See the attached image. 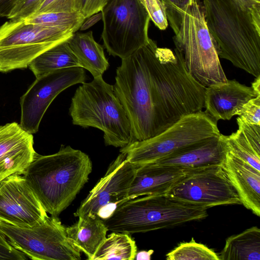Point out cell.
Wrapping results in <instances>:
<instances>
[{
	"label": "cell",
	"instance_id": "cell-1",
	"mask_svg": "<svg viewBox=\"0 0 260 260\" xmlns=\"http://www.w3.org/2000/svg\"><path fill=\"white\" fill-rule=\"evenodd\" d=\"M92 169L87 154L62 145L52 154L36 153L22 175L47 213L58 216L88 181Z\"/></svg>",
	"mask_w": 260,
	"mask_h": 260
},
{
	"label": "cell",
	"instance_id": "cell-2",
	"mask_svg": "<svg viewBox=\"0 0 260 260\" xmlns=\"http://www.w3.org/2000/svg\"><path fill=\"white\" fill-rule=\"evenodd\" d=\"M219 57L255 78L260 76V28L236 0H202Z\"/></svg>",
	"mask_w": 260,
	"mask_h": 260
},
{
	"label": "cell",
	"instance_id": "cell-3",
	"mask_svg": "<svg viewBox=\"0 0 260 260\" xmlns=\"http://www.w3.org/2000/svg\"><path fill=\"white\" fill-rule=\"evenodd\" d=\"M208 209L168 194L147 195L120 203L104 222L112 232L145 233L204 219Z\"/></svg>",
	"mask_w": 260,
	"mask_h": 260
},
{
	"label": "cell",
	"instance_id": "cell-4",
	"mask_svg": "<svg viewBox=\"0 0 260 260\" xmlns=\"http://www.w3.org/2000/svg\"><path fill=\"white\" fill-rule=\"evenodd\" d=\"M69 112L74 124L102 131L107 146L122 148L132 142L128 118L113 85L106 82L102 76L78 87Z\"/></svg>",
	"mask_w": 260,
	"mask_h": 260
},
{
	"label": "cell",
	"instance_id": "cell-5",
	"mask_svg": "<svg viewBox=\"0 0 260 260\" xmlns=\"http://www.w3.org/2000/svg\"><path fill=\"white\" fill-rule=\"evenodd\" d=\"M173 41L190 75L205 87L227 81L200 0H193L180 13Z\"/></svg>",
	"mask_w": 260,
	"mask_h": 260
},
{
	"label": "cell",
	"instance_id": "cell-6",
	"mask_svg": "<svg viewBox=\"0 0 260 260\" xmlns=\"http://www.w3.org/2000/svg\"><path fill=\"white\" fill-rule=\"evenodd\" d=\"M217 121L205 111L186 115L156 136L121 148L127 160L137 166L155 162L220 134Z\"/></svg>",
	"mask_w": 260,
	"mask_h": 260
},
{
	"label": "cell",
	"instance_id": "cell-7",
	"mask_svg": "<svg viewBox=\"0 0 260 260\" xmlns=\"http://www.w3.org/2000/svg\"><path fill=\"white\" fill-rule=\"evenodd\" d=\"M113 89L130 122L132 143L159 134L149 97L146 68L139 49L122 59ZM131 144V143H130Z\"/></svg>",
	"mask_w": 260,
	"mask_h": 260
},
{
	"label": "cell",
	"instance_id": "cell-8",
	"mask_svg": "<svg viewBox=\"0 0 260 260\" xmlns=\"http://www.w3.org/2000/svg\"><path fill=\"white\" fill-rule=\"evenodd\" d=\"M75 33L68 28L11 20L0 26V72L26 68L39 55L67 41Z\"/></svg>",
	"mask_w": 260,
	"mask_h": 260
},
{
	"label": "cell",
	"instance_id": "cell-9",
	"mask_svg": "<svg viewBox=\"0 0 260 260\" xmlns=\"http://www.w3.org/2000/svg\"><path fill=\"white\" fill-rule=\"evenodd\" d=\"M101 12L102 39L110 55L125 59L149 42L150 19L140 0H107Z\"/></svg>",
	"mask_w": 260,
	"mask_h": 260
},
{
	"label": "cell",
	"instance_id": "cell-10",
	"mask_svg": "<svg viewBox=\"0 0 260 260\" xmlns=\"http://www.w3.org/2000/svg\"><path fill=\"white\" fill-rule=\"evenodd\" d=\"M0 232L16 249L31 259L79 260L80 251L68 238L57 216H48L33 226L0 220Z\"/></svg>",
	"mask_w": 260,
	"mask_h": 260
},
{
	"label": "cell",
	"instance_id": "cell-11",
	"mask_svg": "<svg viewBox=\"0 0 260 260\" xmlns=\"http://www.w3.org/2000/svg\"><path fill=\"white\" fill-rule=\"evenodd\" d=\"M166 194L208 208L241 204L221 166L191 170Z\"/></svg>",
	"mask_w": 260,
	"mask_h": 260
},
{
	"label": "cell",
	"instance_id": "cell-12",
	"mask_svg": "<svg viewBox=\"0 0 260 260\" xmlns=\"http://www.w3.org/2000/svg\"><path fill=\"white\" fill-rule=\"evenodd\" d=\"M86 76L80 67L59 69L36 78L20 99V125L26 132H38L48 107L63 90L85 82Z\"/></svg>",
	"mask_w": 260,
	"mask_h": 260
},
{
	"label": "cell",
	"instance_id": "cell-13",
	"mask_svg": "<svg viewBox=\"0 0 260 260\" xmlns=\"http://www.w3.org/2000/svg\"><path fill=\"white\" fill-rule=\"evenodd\" d=\"M22 174L0 181V220L22 226H33L48 216Z\"/></svg>",
	"mask_w": 260,
	"mask_h": 260
},
{
	"label": "cell",
	"instance_id": "cell-14",
	"mask_svg": "<svg viewBox=\"0 0 260 260\" xmlns=\"http://www.w3.org/2000/svg\"><path fill=\"white\" fill-rule=\"evenodd\" d=\"M137 168L127 160L125 154L120 153L111 163L104 176L82 201L74 216H96L98 210L104 205L114 203L120 204L127 200Z\"/></svg>",
	"mask_w": 260,
	"mask_h": 260
},
{
	"label": "cell",
	"instance_id": "cell-15",
	"mask_svg": "<svg viewBox=\"0 0 260 260\" xmlns=\"http://www.w3.org/2000/svg\"><path fill=\"white\" fill-rule=\"evenodd\" d=\"M36 154L32 134L20 124L0 126V181L13 174H23Z\"/></svg>",
	"mask_w": 260,
	"mask_h": 260
},
{
	"label": "cell",
	"instance_id": "cell-16",
	"mask_svg": "<svg viewBox=\"0 0 260 260\" xmlns=\"http://www.w3.org/2000/svg\"><path fill=\"white\" fill-rule=\"evenodd\" d=\"M257 94L251 87L242 84L236 80L211 85L206 88L205 112L216 121L230 120L238 115L243 105Z\"/></svg>",
	"mask_w": 260,
	"mask_h": 260
},
{
	"label": "cell",
	"instance_id": "cell-17",
	"mask_svg": "<svg viewBox=\"0 0 260 260\" xmlns=\"http://www.w3.org/2000/svg\"><path fill=\"white\" fill-rule=\"evenodd\" d=\"M190 170L154 162L137 166L127 198L166 194Z\"/></svg>",
	"mask_w": 260,
	"mask_h": 260
},
{
	"label": "cell",
	"instance_id": "cell-18",
	"mask_svg": "<svg viewBox=\"0 0 260 260\" xmlns=\"http://www.w3.org/2000/svg\"><path fill=\"white\" fill-rule=\"evenodd\" d=\"M225 136L210 137L154 162L189 170L222 166L228 151Z\"/></svg>",
	"mask_w": 260,
	"mask_h": 260
},
{
	"label": "cell",
	"instance_id": "cell-19",
	"mask_svg": "<svg viewBox=\"0 0 260 260\" xmlns=\"http://www.w3.org/2000/svg\"><path fill=\"white\" fill-rule=\"evenodd\" d=\"M241 204L260 216V172L228 151L222 165Z\"/></svg>",
	"mask_w": 260,
	"mask_h": 260
},
{
	"label": "cell",
	"instance_id": "cell-20",
	"mask_svg": "<svg viewBox=\"0 0 260 260\" xmlns=\"http://www.w3.org/2000/svg\"><path fill=\"white\" fill-rule=\"evenodd\" d=\"M237 123V131L225 136L228 152L260 172V125L239 116Z\"/></svg>",
	"mask_w": 260,
	"mask_h": 260
},
{
	"label": "cell",
	"instance_id": "cell-21",
	"mask_svg": "<svg viewBox=\"0 0 260 260\" xmlns=\"http://www.w3.org/2000/svg\"><path fill=\"white\" fill-rule=\"evenodd\" d=\"M108 229L104 220L96 216H81L71 226L66 228L71 241L89 260L106 238Z\"/></svg>",
	"mask_w": 260,
	"mask_h": 260
},
{
	"label": "cell",
	"instance_id": "cell-22",
	"mask_svg": "<svg viewBox=\"0 0 260 260\" xmlns=\"http://www.w3.org/2000/svg\"><path fill=\"white\" fill-rule=\"evenodd\" d=\"M67 42L80 67L89 71L93 78L102 76L109 66L103 47L94 39L92 31L75 32Z\"/></svg>",
	"mask_w": 260,
	"mask_h": 260
},
{
	"label": "cell",
	"instance_id": "cell-23",
	"mask_svg": "<svg viewBox=\"0 0 260 260\" xmlns=\"http://www.w3.org/2000/svg\"><path fill=\"white\" fill-rule=\"evenodd\" d=\"M219 260H259L260 229L252 226L228 238Z\"/></svg>",
	"mask_w": 260,
	"mask_h": 260
},
{
	"label": "cell",
	"instance_id": "cell-24",
	"mask_svg": "<svg viewBox=\"0 0 260 260\" xmlns=\"http://www.w3.org/2000/svg\"><path fill=\"white\" fill-rule=\"evenodd\" d=\"M80 67L67 41L44 52L32 60L29 68L36 78L59 69Z\"/></svg>",
	"mask_w": 260,
	"mask_h": 260
},
{
	"label": "cell",
	"instance_id": "cell-25",
	"mask_svg": "<svg viewBox=\"0 0 260 260\" xmlns=\"http://www.w3.org/2000/svg\"><path fill=\"white\" fill-rule=\"evenodd\" d=\"M137 252L136 242L131 234L112 232L100 245L92 260H133Z\"/></svg>",
	"mask_w": 260,
	"mask_h": 260
},
{
	"label": "cell",
	"instance_id": "cell-26",
	"mask_svg": "<svg viewBox=\"0 0 260 260\" xmlns=\"http://www.w3.org/2000/svg\"><path fill=\"white\" fill-rule=\"evenodd\" d=\"M85 20L81 12H58L37 14L24 20L27 23L68 28L76 32L81 28Z\"/></svg>",
	"mask_w": 260,
	"mask_h": 260
},
{
	"label": "cell",
	"instance_id": "cell-27",
	"mask_svg": "<svg viewBox=\"0 0 260 260\" xmlns=\"http://www.w3.org/2000/svg\"><path fill=\"white\" fill-rule=\"evenodd\" d=\"M167 260H219L218 254L206 245L192 238L180 243L166 254Z\"/></svg>",
	"mask_w": 260,
	"mask_h": 260
},
{
	"label": "cell",
	"instance_id": "cell-28",
	"mask_svg": "<svg viewBox=\"0 0 260 260\" xmlns=\"http://www.w3.org/2000/svg\"><path fill=\"white\" fill-rule=\"evenodd\" d=\"M150 19L160 30L168 26L166 8L161 0H140Z\"/></svg>",
	"mask_w": 260,
	"mask_h": 260
},
{
	"label": "cell",
	"instance_id": "cell-29",
	"mask_svg": "<svg viewBox=\"0 0 260 260\" xmlns=\"http://www.w3.org/2000/svg\"><path fill=\"white\" fill-rule=\"evenodd\" d=\"M81 0H45L35 14L43 13L81 12Z\"/></svg>",
	"mask_w": 260,
	"mask_h": 260
},
{
	"label": "cell",
	"instance_id": "cell-30",
	"mask_svg": "<svg viewBox=\"0 0 260 260\" xmlns=\"http://www.w3.org/2000/svg\"><path fill=\"white\" fill-rule=\"evenodd\" d=\"M238 115L248 123L260 125V95L245 104Z\"/></svg>",
	"mask_w": 260,
	"mask_h": 260
},
{
	"label": "cell",
	"instance_id": "cell-31",
	"mask_svg": "<svg viewBox=\"0 0 260 260\" xmlns=\"http://www.w3.org/2000/svg\"><path fill=\"white\" fill-rule=\"evenodd\" d=\"M44 1L24 0L14 9L8 18L24 20L35 14Z\"/></svg>",
	"mask_w": 260,
	"mask_h": 260
},
{
	"label": "cell",
	"instance_id": "cell-32",
	"mask_svg": "<svg viewBox=\"0 0 260 260\" xmlns=\"http://www.w3.org/2000/svg\"><path fill=\"white\" fill-rule=\"evenodd\" d=\"M27 257L14 248L0 232V259L25 260Z\"/></svg>",
	"mask_w": 260,
	"mask_h": 260
},
{
	"label": "cell",
	"instance_id": "cell-33",
	"mask_svg": "<svg viewBox=\"0 0 260 260\" xmlns=\"http://www.w3.org/2000/svg\"><path fill=\"white\" fill-rule=\"evenodd\" d=\"M166 8L168 21L174 31L175 32L180 21V12L176 4L175 0H161Z\"/></svg>",
	"mask_w": 260,
	"mask_h": 260
},
{
	"label": "cell",
	"instance_id": "cell-34",
	"mask_svg": "<svg viewBox=\"0 0 260 260\" xmlns=\"http://www.w3.org/2000/svg\"><path fill=\"white\" fill-rule=\"evenodd\" d=\"M107 0H81V13L85 19L101 11Z\"/></svg>",
	"mask_w": 260,
	"mask_h": 260
},
{
	"label": "cell",
	"instance_id": "cell-35",
	"mask_svg": "<svg viewBox=\"0 0 260 260\" xmlns=\"http://www.w3.org/2000/svg\"><path fill=\"white\" fill-rule=\"evenodd\" d=\"M250 14L255 25L260 28V0H236Z\"/></svg>",
	"mask_w": 260,
	"mask_h": 260
},
{
	"label": "cell",
	"instance_id": "cell-36",
	"mask_svg": "<svg viewBox=\"0 0 260 260\" xmlns=\"http://www.w3.org/2000/svg\"><path fill=\"white\" fill-rule=\"evenodd\" d=\"M24 0H0V17L8 18L14 9Z\"/></svg>",
	"mask_w": 260,
	"mask_h": 260
},
{
	"label": "cell",
	"instance_id": "cell-37",
	"mask_svg": "<svg viewBox=\"0 0 260 260\" xmlns=\"http://www.w3.org/2000/svg\"><path fill=\"white\" fill-rule=\"evenodd\" d=\"M153 253V250H149L148 251L143 250L138 252H137L135 259L137 260H150Z\"/></svg>",
	"mask_w": 260,
	"mask_h": 260
},
{
	"label": "cell",
	"instance_id": "cell-38",
	"mask_svg": "<svg viewBox=\"0 0 260 260\" xmlns=\"http://www.w3.org/2000/svg\"><path fill=\"white\" fill-rule=\"evenodd\" d=\"M193 0H175L176 6L181 13L187 8L192 2Z\"/></svg>",
	"mask_w": 260,
	"mask_h": 260
},
{
	"label": "cell",
	"instance_id": "cell-39",
	"mask_svg": "<svg viewBox=\"0 0 260 260\" xmlns=\"http://www.w3.org/2000/svg\"><path fill=\"white\" fill-rule=\"evenodd\" d=\"M251 87L257 94L260 95V76L255 78L254 81L252 83Z\"/></svg>",
	"mask_w": 260,
	"mask_h": 260
}]
</instances>
